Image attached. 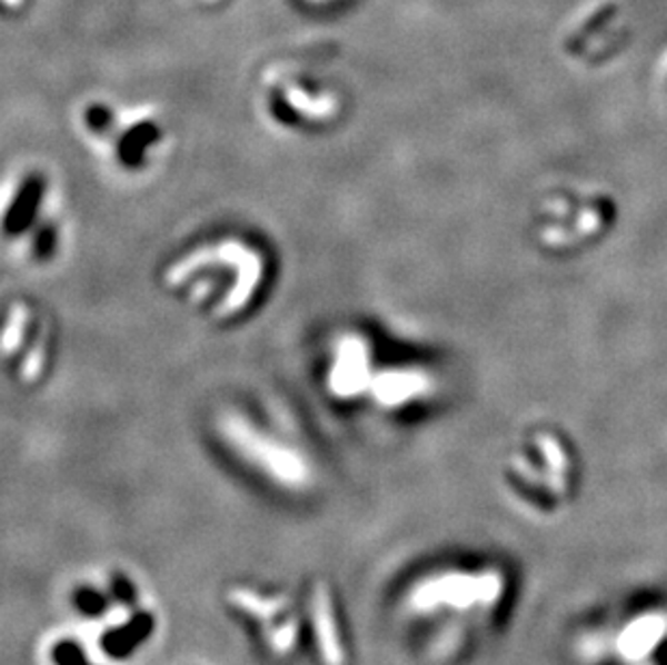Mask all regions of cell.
Segmentation results:
<instances>
[{"label":"cell","instance_id":"obj_1","mask_svg":"<svg viewBox=\"0 0 667 665\" xmlns=\"http://www.w3.org/2000/svg\"><path fill=\"white\" fill-rule=\"evenodd\" d=\"M165 288L210 322H233L260 305L270 284V261L242 236L195 242L162 272Z\"/></svg>","mask_w":667,"mask_h":665},{"label":"cell","instance_id":"obj_4","mask_svg":"<svg viewBox=\"0 0 667 665\" xmlns=\"http://www.w3.org/2000/svg\"><path fill=\"white\" fill-rule=\"evenodd\" d=\"M258 105L268 123L297 135L331 123L339 112L337 96L290 66L275 68L261 78Z\"/></svg>","mask_w":667,"mask_h":665},{"label":"cell","instance_id":"obj_2","mask_svg":"<svg viewBox=\"0 0 667 665\" xmlns=\"http://www.w3.org/2000/svg\"><path fill=\"white\" fill-rule=\"evenodd\" d=\"M70 204L59 173L33 160L18 167L0 190V242L22 268L48 270L68 256Z\"/></svg>","mask_w":667,"mask_h":665},{"label":"cell","instance_id":"obj_5","mask_svg":"<svg viewBox=\"0 0 667 665\" xmlns=\"http://www.w3.org/2000/svg\"><path fill=\"white\" fill-rule=\"evenodd\" d=\"M4 357L16 361L22 383H39L52 364V331L50 320L38 307L16 302L9 311L2 332Z\"/></svg>","mask_w":667,"mask_h":665},{"label":"cell","instance_id":"obj_6","mask_svg":"<svg viewBox=\"0 0 667 665\" xmlns=\"http://www.w3.org/2000/svg\"><path fill=\"white\" fill-rule=\"evenodd\" d=\"M222 428L231 444L242 449L247 458L266 467V472H270L272 476L292 482L302 476V465L297 456L283 445L266 439V433H261L260 428L256 430V426L245 415L229 413L222 421Z\"/></svg>","mask_w":667,"mask_h":665},{"label":"cell","instance_id":"obj_3","mask_svg":"<svg viewBox=\"0 0 667 665\" xmlns=\"http://www.w3.org/2000/svg\"><path fill=\"white\" fill-rule=\"evenodd\" d=\"M72 128L93 160L115 178L151 176L173 148V130L156 105L87 98L72 111Z\"/></svg>","mask_w":667,"mask_h":665}]
</instances>
